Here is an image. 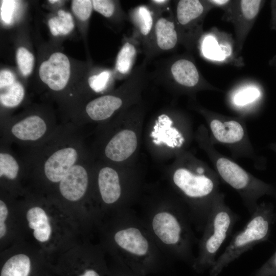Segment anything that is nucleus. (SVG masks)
Instances as JSON below:
<instances>
[{
  "instance_id": "1",
  "label": "nucleus",
  "mask_w": 276,
  "mask_h": 276,
  "mask_svg": "<svg viewBox=\"0 0 276 276\" xmlns=\"http://www.w3.org/2000/svg\"><path fill=\"white\" fill-rule=\"evenodd\" d=\"M171 177L176 189L199 211L205 224L221 193L219 177L216 171L185 151L177 156Z\"/></svg>"
},
{
  "instance_id": "2",
  "label": "nucleus",
  "mask_w": 276,
  "mask_h": 276,
  "mask_svg": "<svg viewBox=\"0 0 276 276\" xmlns=\"http://www.w3.org/2000/svg\"><path fill=\"white\" fill-rule=\"evenodd\" d=\"M195 137L213 164L219 178L238 193L250 215L256 210L261 197L274 195L276 189L272 185L255 177L233 159L219 152L211 142L204 125L198 127Z\"/></svg>"
},
{
  "instance_id": "3",
  "label": "nucleus",
  "mask_w": 276,
  "mask_h": 276,
  "mask_svg": "<svg viewBox=\"0 0 276 276\" xmlns=\"http://www.w3.org/2000/svg\"><path fill=\"white\" fill-rule=\"evenodd\" d=\"M244 227L236 232L223 253L211 268V276H217L231 263L254 246L267 241L272 225L276 220L275 212L272 203L258 204Z\"/></svg>"
},
{
  "instance_id": "4",
  "label": "nucleus",
  "mask_w": 276,
  "mask_h": 276,
  "mask_svg": "<svg viewBox=\"0 0 276 276\" xmlns=\"http://www.w3.org/2000/svg\"><path fill=\"white\" fill-rule=\"evenodd\" d=\"M147 63L144 59L135 67L130 76L115 91L90 101L85 108L88 118L96 122L104 121L116 113L140 103L142 94L149 78Z\"/></svg>"
},
{
  "instance_id": "5",
  "label": "nucleus",
  "mask_w": 276,
  "mask_h": 276,
  "mask_svg": "<svg viewBox=\"0 0 276 276\" xmlns=\"http://www.w3.org/2000/svg\"><path fill=\"white\" fill-rule=\"evenodd\" d=\"M209 128V136L215 145L221 144L230 151L235 158H248L258 169H264L265 158L255 151L249 139L246 125L241 118L225 117L201 109Z\"/></svg>"
},
{
  "instance_id": "6",
  "label": "nucleus",
  "mask_w": 276,
  "mask_h": 276,
  "mask_svg": "<svg viewBox=\"0 0 276 276\" xmlns=\"http://www.w3.org/2000/svg\"><path fill=\"white\" fill-rule=\"evenodd\" d=\"M238 219L237 215L225 203L224 194L221 192L205 224L197 262L199 268L212 267L219 250L231 234Z\"/></svg>"
},
{
  "instance_id": "7",
  "label": "nucleus",
  "mask_w": 276,
  "mask_h": 276,
  "mask_svg": "<svg viewBox=\"0 0 276 276\" xmlns=\"http://www.w3.org/2000/svg\"><path fill=\"white\" fill-rule=\"evenodd\" d=\"M154 76L156 80L173 89L192 90L200 82L199 73L195 63L186 58H170L162 61Z\"/></svg>"
},
{
  "instance_id": "8",
  "label": "nucleus",
  "mask_w": 276,
  "mask_h": 276,
  "mask_svg": "<svg viewBox=\"0 0 276 276\" xmlns=\"http://www.w3.org/2000/svg\"><path fill=\"white\" fill-rule=\"evenodd\" d=\"M179 41L174 18L171 15L158 16L146 49L143 51L147 62L153 57L173 50Z\"/></svg>"
},
{
  "instance_id": "9",
  "label": "nucleus",
  "mask_w": 276,
  "mask_h": 276,
  "mask_svg": "<svg viewBox=\"0 0 276 276\" xmlns=\"http://www.w3.org/2000/svg\"><path fill=\"white\" fill-rule=\"evenodd\" d=\"M204 10V5L198 0H180L176 3L174 18L179 40L186 45L192 44L196 37L197 26Z\"/></svg>"
},
{
  "instance_id": "10",
  "label": "nucleus",
  "mask_w": 276,
  "mask_h": 276,
  "mask_svg": "<svg viewBox=\"0 0 276 276\" xmlns=\"http://www.w3.org/2000/svg\"><path fill=\"white\" fill-rule=\"evenodd\" d=\"M183 224L175 215L166 212L157 213L152 223L155 234L164 243L177 246L181 251L187 249L189 242Z\"/></svg>"
},
{
  "instance_id": "11",
  "label": "nucleus",
  "mask_w": 276,
  "mask_h": 276,
  "mask_svg": "<svg viewBox=\"0 0 276 276\" xmlns=\"http://www.w3.org/2000/svg\"><path fill=\"white\" fill-rule=\"evenodd\" d=\"M139 136L137 130L126 126L115 133L106 143L104 153L110 161L121 163L130 159L137 149Z\"/></svg>"
},
{
  "instance_id": "12",
  "label": "nucleus",
  "mask_w": 276,
  "mask_h": 276,
  "mask_svg": "<svg viewBox=\"0 0 276 276\" xmlns=\"http://www.w3.org/2000/svg\"><path fill=\"white\" fill-rule=\"evenodd\" d=\"M71 74V64L63 53L57 52L41 63L39 75L41 81L54 91H60L66 86Z\"/></svg>"
},
{
  "instance_id": "13",
  "label": "nucleus",
  "mask_w": 276,
  "mask_h": 276,
  "mask_svg": "<svg viewBox=\"0 0 276 276\" xmlns=\"http://www.w3.org/2000/svg\"><path fill=\"white\" fill-rule=\"evenodd\" d=\"M133 27L132 35L140 42L144 51L150 38L155 22L158 17L147 4H141L131 8L127 14Z\"/></svg>"
},
{
  "instance_id": "14",
  "label": "nucleus",
  "mask_w": 276,
  "mask_h": 276,
  "mask_svg": "<svg viewBox=\"0 0 276 276\" xmlns=\"http://www.w3.org/2000/svg\"><path fill=\"white\" fill-rule=\"evenodd\" d=\"M78 157L77 149L73 147H63L56 150L44 164L45 176L53 182H60L76 164Z\"/></svg>"
},
{
  "instance_id": "15",
  "label": "nucleus",
  "mask_w": 276,
  "mask_h": 276,
  "mask_svg": "<svg viewBox=\"0 0 276 276\" xmlns=\"http://www.w3.org/2000/svg\"><path fill=\"white\" fill-rule=\"evenodd\" d=\"M141 47L140 42L132 34L124 36L115 62L113 72L117 78L126 80L130 76L135 68L134 66L141 50Z\"/></svg>"
},
{
  "instance_id": "16",
  "label": "nucleus",
  "mask_w": 276,
  "mask_h": 276,
  "mask_svg": "<svg viewBox=\"0 0 276 276\" xmlns=\"http://www.w3.org/2000/svg\"><path fill=\"white\" fill-rule=\"evenodd\" d=\"M88 174L82 165H74L59 182V190L67 200L76 201L81 199L87 190Z\"/></svg>"
},
{
  "instance_id": "17",
  "label": "nucleus",
  "mask_w": 276,
  "mask_h": 276,
  "mask_svg": "<svg viewBox=\"0 0 276 276\" xmlns=\"http://www.w3.org/2000/svg\"><path fill=\"white\" fill-rule=\"evenodd\" d=\"M47 130L45 121L37 115L27 117L15 123L11 128L12 134L22 141H36L42 137Z\"/></svg>"
},
{
  "instance_id": "18",
  "label": "nucleus",
  "mask_w": 276,
  "mask_h": 276,
  "mask_svg": "<svg viewBox=\"0 0 276 276\" xmlns=\"http://www.w3.org/2000/svg\"><path fill=\"white\" fill-rule=\"evenodd\" d=\"M98 186L103 201L107 204L116 202L121 197V186L119 173L109 166L101 168L98 173Z\"/></svg>"
},
{
  "instance_id": "19",
  "label": "nucleus",
  "mask_w": 276,
  "mask_h": 276,
  "mask_svg": "<svg viewBox=\"0 0 276 276\" xmlns=\"http://www.w3.org/2000/svg\"><path fill=\"white\" fill-rule=\"evenodd\" d=\"M114 238L120 247L133 255L144 256L148 251L147 240L136 228L129 227L120 230L116 233Z\"/></svg>"
},
{
  "instance_id": "20",
  "label": "nucleus",
  "mask_w": 276,
  "mask_h": 276,
  "mask_svg": "<svg viewBox=\"0 0 276 276\" xmlns=\"http://www.w3.org/2000/svg\"><path fill=\"white\" fill-rule=\"evenodd\" d=\"M262 97L261 89L253 85L242 87L231 96L232 105L238 110H246L254 105Z\"/></svg>"
},
{
  "instance_id": "21",
  "label": "nucleus",
  "mask_w": 276,
  "mask_h": 276,
  "mask_svg": "<svg viewBox=\"0 0 276 276\" xmlns=\"http://www.w3.org/2000/svg\"><path fill=\"white\" fill-rule=\"evenodd\" d=\"M93 9L104 17L122 22L128 19V15L122 9L120 1L93 0Z\"/></svg>"
},
{
  "instance_id": "22",
  "label": "nucleus",
  "mask_w": 276,
  "mask_h": 276,
  "mask_svg": "<svg viewBox=\"0 0 276 276\" xmlns=\"http://www.w3.org/2000/svg\"><path fill=\"white\" fill-rule=\"evenodd\" d=\"M31 269L29 258L18 254L9 259L4 264L1 276H28Z\"/></svg>"
},
{
  "instance_id": "23",
  "label": "nucleus",
  "mask_w": 276,
  "mask_h": 276,
  "mask_svg": "<svg viewBox=\"0 0 276 276\" xmlns=\"http://www.w3.org/2000/svg\"><path fill=\"white\" fill-rule=\"evenodd\" d=\"M48 26L51 34L56 36L68 34L73 30L75 25L71 13L59 10L57 16L49 19Z\"/></svg>"
},
{
  "instance_id": "24",
  "label": "nucleus",
  "mask_w": 276,
  "mask_h": 276,
  "mask_svg": "<svg viewBox=\"0 0 276 276\" xmlns=\"http://www.w3.org/2000/svg\"><path fill=\"white\" fill-rule=\"evenodd\" d=\"M25 96V89L22 85L16 81L12 85L1 90V104L6 107H14L22 101Z\"/></svg>"
},
{
  "instance_id": "25",
  "label": "nucleus",
  "mask_w": 276,
  "mask_h": 276,
  "mask_svg": "<svg viewBox=\"0 0 276 276\" xmlns=\"http://www.w3.org/2000/svg\"><path fill=\"white\" fill-rule=\"evenodd\" d=\"M114 77V72L110 70H103L88 78L89 87L95 93L106 90L111 84Z\"/></svg>"
},
{
  "instance_id": "26",
  "label": "nucleus",
  "mask_w": 276,
  "mask_h": 276,
  "mask_svg": "<svg viewBox=\"0 0 276 276\" xmlns=\"http://www.w3.org/2000/svg\"><path fill=\"white\" fill-rule=\"evenodd\" d=\"M19 166L16 159L6 152L0 153V176L14 179L17 176Z\"/></svg>"
},
{
  "instance_id": "27",
  "label": "nucleus",
  "mask_w": 276,
  "mask_h": 276,
  "mask_svg": "<svg viewBox=\"0 0 276 276\" xmlns=\"http://www.w3.org/2000/svg\"><path fill=\"white\" fill-rule=\"evenodd\" d=\"M17 64L21 74L27 77L30 75L34 65V56L27 49L19 47L17 49L16 54Z\"/></svg>"
},
{
  "instance_id": "28",
  "label": "nucleus",
  "mask_w": 276,
  "mask_h": 276,
  "mask_svg": "<svg viewBox=\"0 0 276 276\" xmlns=\"http://www.w3.org/2000/svg\"><path fill=\"white\" fill-rule=\"evenodd\" d=\"M27 219L29 227L34 230L43 229L50 226L45 212L40 207L29 209L27 213Z\"/></svg>"
},
{
  "instance_id": "29",
  "label": "nucleus",
  "mask_w": 276,
  "mask_h": 276,
  "mask_svg": "<svg viewBox=\"0 0 276 276\" xmlns=\"http://www.w3.org/2000/svg\"><path fill=\"white\" fill-rule=\"evenodd\" d=\"M202 50L204 56L207 58L220 61L225 59L220 45L212 36L206 37L202 43Z\"/></svg>"
},
{
  "instance_id": "30",
  "label": "nucleus",
  "mask_w": 276,
  "mask_h": 276,
  "mask_svg": "<svg viewBox=\"0 0 276 276\" xmlns=\"http://www.w3.org/2000/svg\"><path fill=\"white\" fill-rule=\"evenodd\" d=\"M71 8L76 16L82 21H86L90 18L93 10L92 1L74 0Z\"/></svg>"
},
{
  "instance_id": "31",
  "label": "nucleus",
  "mask_w": 276,
  "mask_h": 276,
  "mask_svg": "<svg viewBox=\"0 0 276 276\" xmlns=\"http://www.w3.org/2000/svg\"><path fill=\"white\" fill-rule=\"evenodd\" d=\"M17 3L18 1L14 0L1 1V19L5 25H10L13 23Z\"/></svg>"
},
{
  "instance_id": "32",
  "label": "nucleus",
  "mask_w": 276,
  "mask_h": 276,
  "mask_svg": "<svg viewBox=\"0 0 276 276\" xmlns=\"http://www.w3.org/2000/svg\"><path fill=\"white\" fill-rule=\"evenodd\" d=\"M261 2L258 0L241 1L240 7L244 17L247 19L254 18L259 12Z\"/></svg>"
},
{
  "instance_id": "33",
  "label": "nucleus",
  "mask_w": 276,
  "mask_h": 276,
  "mask_svg": "<svg viewBox=\"0 0 276 276\" xmlns=\"http://www.w3.org/2000/svg\"><path fill=\"white\" fill-rule=\"evenodd\" d=\"M251 276H276V250Z\"/></svg>"
},
{
  "instance_id": "34",
  "label": "nucleus",
  "mask_w": 276,
  "mask_h": 276,
  "mask_svg": "<svg viewBox=\"0 0 276 276\" xmlns=\"http://www.w3.org/2000/svg\"><path fill=\"white\" fill-rule=\"evenodd\" d=\"M171 1L169 0H150L147 4L150 7L157 16L163 15L168 10Z\"/></svg>"
},
{
  "instance_id": "35",
  "label": "nucleus",
  "mask_w": 276,
  "mask_h": 276,
  "mask_svg": "<svg viewBox=\"0 0 276 276\" xmlns=\"http://www.w3.org/2000/svg\"><path fill=\"white\" fill-rule=\"evenodd\" d=\"M16 81L15 76L10 71L6 69L0 72V89L2 90L12 85Z\"/></svg>"
},
{
  "instance_id": "36",
  "label": "nucleus",
  "mask_w": 276,
  "mask_h": 276,
  "mask_svg": "<svg viewBox=\"0 0 276 276\" xmlns=\"http://www.w3.org/2000/svg\"><path fill=\"white\" fill-rule=\"evenodd\" d=\"M8 211L7 207L5 202L2 200H0V237L2 238L6 233V226L5 224Z\"/></svg>"
},
{
  "instance_id": "37",
  "label": "nucleus",
  "mask_w": 276,
  "mask_h": 276,
  "mask_svg": "<svg viewBox=\"0 0 276 276\" xmlns=\"http://www.w3.org/2000/svg\"><path fill=\"white\" fill-rule=\"evenodd\" d=\"M221 51L224 56L226 58L229 56L232 53V48L229 44H220Z\"/></svg>"
},
{
  "instance_id": "38",
  "label": "nucleus",
  "mask_w": 276,
  "mask_h": 276,
  "mask_svg": "<svg viewBox=\"0 0 276 276\" xmlns=\"http://www.w3.org/2000/svg\"><path fill=\"white\" fill-rule=\"evenodd\" d=\"M80 276H99V274L93 270H86L84 273Z\"/></svg>"
},
{
  "instance_id": "39",
  "label": "nucleus",
  "mask_w": 276,
  "mask_h": 276,
  "mask_svg": "<svg viewBox=\"0 0 276 276\" xmlns=\"http://www.w3.org/2000/svg\"><path fill=\"white\" fill-rule=\"evenodd\" d=\"M210 3L217 5H223L227 4L229 2L228 1L226 0H215V1H209Z\"/></svg>"
},
{
  "instance_id": "40",
  "label": "nucleus",
  "mask_w": 276,
  "mask_h": 276,
  "mask_svg": "<svg viewBox=\"0 0 276 276\" xmlns=\"http://www.w3.org/2000/svg\"><path fill=\"white\" fill-rule=\"evenodd\" d=\"M267 147L276 154V142L269 144Z\"/></svg>"
},
{
  "instance_id": "41",
  "label": "nucleus",
  "mask_w": 276,
  "mask_h": 276,
  "mask_svg": "<svg viewBox=\"0 0 276 276\" xmlns=\"http://www.w3.org/2000/svg\"><path fill=\"white\" fill-rule=\"evenodd\" d=\"M48 2L51 4H55L57 2H60V1H56V0H50L48 1Z\"/></svg>"
},
{
  "instance_id": "42",
  "label": "nucleus",
  "mask_w": 276,
  "mask_h": 276,
  "mask_svg": "<svg viewBox=\"0 0 276 276\" xmlns=\"http://www.w3.org/2000/svg\"><path fill=\"white\" fill-rule=\"evenodd\" d=\"M273 196H274L275 199H276V192H275V193L274 194ZM275 215H276V212H275Z\"/></svg>"
}]
</instances>
